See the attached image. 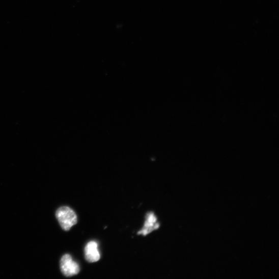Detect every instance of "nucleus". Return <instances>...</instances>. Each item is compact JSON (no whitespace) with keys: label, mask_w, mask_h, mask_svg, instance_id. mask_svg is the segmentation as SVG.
I'll use <instances>...</instances> for the list:
<instances>
[{"label":"nucleus","mask_w":279,"mask_h":279,"mask_svg":"<svg viewBox=\"0 0 279 279\" xmlns=\"http://www.w3.org/2000/svg\"><path fill=\"white\" fill-rule=\"evenodd\" d=\"M55 216L61 228L66 231H69L77 223V215L72 209L68 206L59 208Z\"/></svg>","instance_id":"f257e3e1"},{"label":"nucleus","mask_w":279,"mask_h":279,"mask_svg":"<svg viewBox=\"0 0 279 279\" xmlns=\"http://www.w3.org/2000/svg\"><path fill=\"white\" fill-rule=\"evenodd\" d=\"M60 268L63 274L67 277L72 276L79 273L80 267L71 255H64L60 261Z\"/></svg>","instance_id":"f03ea898"},{"label":"nucleus","mask_w":279,"mask_h":279,"mask_svg":"<svg viewBox=\"0 0 279 279\" xmlns=\"http://www.w3.org/2000/svg\"><path fill=\"white\" fill-rule=\"evenodd\" d=\"M85 258L89 263H94L100 259L98 244L96 241H91L87 243L85 249Z\"/></svg>","instance_id":"7ed1b4c3"},{"label":"nucleus","mask_w":279,"mask_h":279,"mask_svg":"<svg viewBox=\"0 0 279 279\" xmlns=\"http://www.w3.org/2000/svg\"><path fill=\"white\" fill-rule=\"evenodd\" d=\"M159 226V224L157 222V218L154 214L152 212L149 213L147 215L146 221L143 229L137 234L146 236L153 231L158 229Z\"/></svg>","instance_id":"20e7f679"}]
</instances>
